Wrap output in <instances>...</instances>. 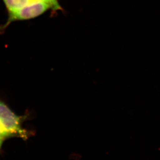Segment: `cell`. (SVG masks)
<instances>
[{
	"instance_id": "cell-1",
	"label": "cell",
	"mask_w": 160,
	"mask_h": 160,
	"mask_svg": "<svg viewBox=\"0 0 160 160\" xmlns=\"http://www.w3.org/2000/svg\"><path fill=\"white\" fill-rule=\"evenodd\" d=\"M0 127L8 137L27 138V133L21 127V118L1 101H0Z\"/></svg>"
},
{
	"instance_id": "cell-2",
	"label": "cell",
	"mask_w": 160,
	"mask_h": 160,
	"mask_svg": "<svg viewBox=\"0 0 160 160\" xmlns=\"http://www.w3.org/2000/svg\"><path fill=\"white\" fill-rule=\"evenodd\" d=\"M49 9H50V7L48 5L44 2L38 1L30 3L20 9L9 12L8 20L2 27V29H5L13 21L36 18Z\"/></svg>"
},
{
	"instance_id": "cell-3",
	"label": "cell",
	"mask_w": 160,
	"mask_h": 160,
	"mask_svg": "<svg viewBox=\"0 0 160 160\" xmlns=\"http://www.w3.org/2000/svg\"><path fill=\"white\" fill-rule=\"evenodd\" d=\"M8 12L16 11L38 0H3Z\"/></svg>"
},
{
	"instance_id": "cell-4",
	"label": "cell",
	"mask_w": 160,
	"mask_h": 160,
	"mask_svg": "<svg viewBox=\"0 0 160 160\" xmlns=\"http://www.w3.org/2000/svg\"><path fill=\"white\" fill-rule=\"evenodd\" d=\"M38 1L44 2L46 3L49 6L50 9L54 12L62 10V7L61 6L58 0H38Z\"/></svg>"
},
{
	"instance_id": "cell-5",
	"label": "cell",
	"mask_w": 160,
	"mask_h": 160,
	"mask_svg": "<svg viewBox=\"0 0 160 160\" xmlns=\"http://www.w3.org/2000/svg\"><path fill=\"white\" fill-rule=\"evenodd\" d=\"M9 137L8 135L0 127V140H4L5 138Z\"/></svg>"
},
{
	"instance_id": "cell-6",
	"label": "cell",
	"mask_w": 160,
	"mask_h": 160,
	"mask_svg": "<svg viewBox=\"0 0 160 160\" xmlns=\"http://www.w3.org/2000/svg\"><path fill=\"white\" fill-rule=\"evenodd\" d=\"M3 141L4 140H0V148H1L2 145L3 144Z\"/></svg>"
}]
</instances>
